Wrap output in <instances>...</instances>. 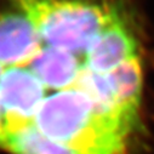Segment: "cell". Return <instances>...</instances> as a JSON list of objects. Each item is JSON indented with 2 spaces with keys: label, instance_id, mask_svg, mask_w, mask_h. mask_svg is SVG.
<instances>
[{
  "label": "cell",
  "instance_id": "6da1fadb",
  "mask_svg": "<svg viewBox=\"0 0 154 154\" xmlns=\"http://www.w3.org/2000/svg\"><path fill=\"white\" fill-rule=\"evenodd\" d=\"M34 125L49 138L80 154H128L134 129L100 114L80 91H57L45 98Z\"/></svg>",
  "mask_w": 154,
  "mask_h": 154
},
{
  "label": "cell",
  "instance_id": "7a4b0ae2",
  "mask_svg": "<svg viewBox=\"0 0 154 154\" xmlns=\"http://www.w3.org/2000/svg\"><path fill=\"white\" fill-rule=\"evenodd\" d=\"M34 21L44 45L84 57L122 11L107 0H16Z\"/></svg>",
  "mask_w": 154,
  "mask_h": 154
},
{
  "label": "cell",
  "instance_id": "3957f363",
  "mask_svg": "<svg viewBox=\"0 0 154 154\" xmlns=\"http://www.w3.org/2000/svg\"><path fill=\"white\" fill-rule=\"evenodd\" d=\"M46 90L28 67L4 68L0 78V108L8 131L34 124L38 110L48 97Z\"/></svg>",
  "mask_w": 154,
  "mask_h": 154
},
{
  "label": "cell",
  "instance_id": "277c9868",
  "mask_svg": "<svg viewBox=\"0 0 154 154\" xmlns=\"http://www.w3.org/2000/svg\"><path fill=\"white\" fill-rule=\"evenodd\" d=\"M43 46L29 14L11 0V8L0 11V64L3 68L28 67Z\"/></svg>",
  "mask_w": 154,
  "mask_h": 154
},
{
  "label": "cell",
  "instance_id": "5b68a950",
  "mask_svg": "<svg viewBox=\"0 0 154 154\" xmlns=\"http://www.w3.org/2000/svg\"><path fill=\"white\" fill-rule=\"evenodd\" d=\"M136 56H140L137 39L120 11L97 36L84 61L90 70L107 74Z\"/></svg>",
  "mask_w": 154,
  "mask_h": 154
},
{
  "label": "cell",
  "instance_id": "8992f818",
  "mask_svg": "<svg viewBox=\"0 0 154 154\" xmlns=\"http://www.w3.org/2000/svg\"><path fill=\"white\" fill-rule=\"evenodd\" d=\"M83 58L69 51L44 45L28 68L46 89L64 91L74 88L85 67Z\"/></svg>",
  "mask_w": 154,
  "mask_h": 154
},
{
  "label": "cell",
  "instance_id": "52a82bcc",
  "mask_svg": "<svg viewBox=\"0 0 154 154\" xmlns=\"http://www.w3.org/2000/svg\"><path fill=\"white\" fill-rule=\"evenodd\" d=\"M115 94L122 109L135 120H138V110L142 98L143 74L140 56L120 64L104 74Z\"/></svg>",
  "mask_w": 154,
  "mask_h": 154
},
{
  "label": "cell",
  "instance_id": "ba28073f",
  "mask_svg": "<svg viewBox=\"0 0 154 154\" xmlns=\"http://www.w3.org/2000/svg\"><path fill=\"white\" fill-rule=\"evenodd\" d=\"M2 147L14 154H80L49 138L38 130L34 124L8 131Z\"/></svg>",
  "mask_w": 154,
  "mask_h": 154
},
{
  "label": "cell",
  "instance_id": "9c48e42d",
  "mask_svg": "<svg viewBox=\"0 0 154 154\" xmlns=\"http://www.w3.org/2000/svg\"><path fill=\"white\" fill-rule=\"evenodd\" d=\"M8 131V128H6V120L4 118V114H3V110L0 108V147H2V143H3V140L5 137V134Z\"/></svg>",
  "mask_w": 154,
  "mask_h": 154
},
{
  "label": "cell",
  "instance_id": "30bf717a",
  "mask_svg": "<svg viewBox=\"0 0 154 154\" xmlns=\"http://www.w3.org/2000/svg\"><path fill=\"white\" fill-rule=\"evenodd\" d=\"M3 72H4V68H3V66H2V64H0V78H2Z\"/></svg>",
  "mask_w": 154,
  "mask_h": 154
}]
</instances>
